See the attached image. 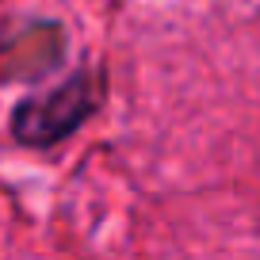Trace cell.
I'll use <instances>...</instances> for the list:
<instances>
[{"label": "cell", "mask_w": 260, "mask_h": 260, "mask_svg": "<svg viewBox=\"0 0 260 260\" xmlns=\"http://www.w3.org/2000/svg\"><path fill=\"white\" fill-rule=\"evenodd\" d=\"M96 107H100V77L92 69H77L54 88H42L35 96L19 100L16 111H12V134L35 149L57 146Z\"/></svg>", "instance_id": "1"}, {"label": "cell", "mask_w": 260, "mask_h": 260, "mask_svg": "<svg viewBox=\"0 0 260 260\" xmlns=\"http://www.w3.org/2000/svg\"><path fill=\"white\" fill-rule=\"evenodd\" d=\"M65 31L57 23H27L0 39V77H19V81H39L61 61Z\"/></svg>", "instance_id": "2"}]
</instances>
